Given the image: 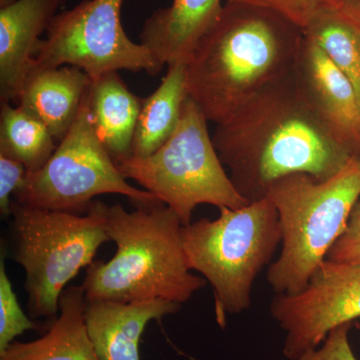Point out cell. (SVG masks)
Here are the masks:
<instances>
[{
  "instance_id": "cell-1",
  "label": "cell",
  "mask_w": 360,
  "mask_h": 360,
  "mask_svg": "<svg viewBox=\"0 0 360 360\" xmlns=\"http://www.w3.org/2000/svg\"><path fill=\"white\" fill-rule=\"evenodd\" d=\"M292 72L217 124L212 135L232 184L250 203L288 175L328 179L357 158L305 101Z\"/></svg>"
},
{
  "instance_id": "cell-2",
  "label": "cell",
  "mask_w": 360,
  "mask_h": 360,
  "mask_svg": "<svg viewBox=\"0 0 360 360\" xmlns=\"http://www.w3.org/2000/svg\"><path fill=\"white\" fill-rule=\"evenodd\" d=\"M303 32L264 7L229 2L186 63L187 94L208 122H225L295 68Z\"/></svg>"
},
{
  "instance_id": "cell-3",
  "label": "cell",
  "mask_w": 360,
  "mask_h": 360,
  "mask_svg": "<svg viewBox=\"0 0 360 360\" xmlns=\"http://www.w3.org/2000/svg\"><path fill=\"white\" fill-rule=\"evenodd\" d=\"M184 225L163 203L127 212L108 205L105 229L116 252L108 262L87 267L82 284L87 302H188L206 281L187 265L181 243Z\"/></svg>"
},
{
  "instance_id": "cell-4",
  "label": "cell",
  "mask_w": 360,
  "mask_h": 360,
  "mask_svg": "<svg viewBox=\"0 0 360 360\" xmlns=\"http://www.w3.org/2000/svg\"><path fill=\"white\" fill-rule=\"evenodd\" d=\"M266 198L276 206L283 232L281 252L267 269V281L276 293L296 295L347 229L360 198V160L352 158L328 179L288 175L272 184Z\"/></svg>"
},
{
  "instance_id": "cell-5",
  "label": "cell",
  "mask_w": 360,
  "mask_h": 360,
  "mask_svg": "<svg viewBox=\"0 0 360 360\" xmlns=\"http://www.w3.org/2000/svg\"><path fill=\"white\" fill-rule=\"evenodd\" d=\"M217 219H201L181 229L187 265L212 284L217 323L250 309L259 272L283 241L278 213L270 198L243 207L219 208Z\"/></svg>"
},
{
  "instance_id": "cell-6",
  "label": "cell",
  "mask_w": 360,
  "mask_h": 360,
  "mask_svg": "<svg viewBox=\"0 0 360 360\" xmlns=\"http://www.w3.org/2000/svg\"><path fill=\"white\" fill-rule=\"evenodd\" d=\"M108 205L94 200L77 214L42 210L13 201L9 224L11 257L25 269L27 309L32 319H56L61 293L94 262L110 241L106 233Z\"/></svg>"
},
{
  "instance_id": "cell-7",
  "label": "cell",
  "mask_w": 360,
  "mask_h": 360,
  "mask_svg": "<svg viewBox=\"0 0 360 360\" xmlns=\"http://www.w3.org/2000/svg\"><path fill=\"white\" fill-rule=\"evenodd\" d=\"M200 106L187 96L179 125L158 150L146 158L130 156L116 163L127 179L172 208L182 225L191 224L196 206L232 210L248 205L220 160Z\"/></svg>"
},
{
  "instance_id": "cell-8",
  "label": "cell",
  "mask_w": 360,
  "mask_h": 360,
  "mask_svg": "<svg viewBox=\"0 0 360 360\" xmlns=\"http://www.w3.org/2000/svg\"><path fill=\"white\" fill-rule=\"evenodd\" d=\"M87 92L75 122L53 155L40 169L27 172L13 201L77 214L87 212L94 198L103 194L127 196L136 207L162 203L148 191L130 186L118 170L94 129Z\"/></svg>"
},
{
  "instance_id": "cell-9",
  "label": "cell",
  "mask_w": 360,
  "mask_h": 360,
  "mask_svg": "<svg viewBox=\"0 0 360 360\" xmlns=\"http://www.w3.org/2000/svg\"><path fill=\"white\" fill-rule=\"evenodd\" d=\"M123 0H84L56 14L35 56L41 68L77 66L90 78L111 71H146L156 75L163 66L148 47L127 37L122 25Z\"/></svg>"
},
{
  "instance_id": "cell-10",
  "label": "cell",
  "mask_w": 360,
  "mask_h": 360,
  "mask_svg": "<svg viewBox=\"0 0 360 360\" xmlns=\"http://www.w3.org/2000/svg\"><path fill=\"white\" fill-rule=\"evenodd\" d=\"M270 314L285 333L286 359H297L321 347L333 329L360 319V262L324 260L304 290L276 293Z\"/></svg>"
},
{
  "instance_id": "cell-11",
  "label": "cell",
  "mask_w": 360,
  "mask_h": 360,
  "mask_svg": "<svg viewBox=\"0 0 360 360\" xmlns=\"http://www.w3.org/2000/svg\"><path fill=\"white\" fill-rule=\"evenodd\" d=\"M292 75L310 108L352 155L360 158V103L354 84L304 34Z\"/></svg>"
},
{
  "instance_id": "cell-12",
  "label": "cell",
  "mask_w": 360,
  "mask_h": 360,
  "mask_svg": "<svg viewBox=\"0 0 360 360\" xmlns=\"http://www.w3.org/2000/svg\"><path fill=\"white\" fill-rule=\"evenodd\" d=\"M65 0H15L0 8V99L16 103L41 44Z\"/></svg>"
},
{
  "instance_id": "cell-13",
  "label": "cell",
  "mask_w": 360,
  "mask_h": 360,
  "mask_svg": "<svg viewBox=\"0 0 360 360\" xmlns=\"http://www.w3.org/2000/svg\"><path fill=\"white\" fill-rule=\"evenodd\" d=\"M180 309V303L165 300L127 303L86 300L85 323L101 360H141L139 341L146 326Z\"/></svg>"
},
{
  "instance_id": "cell-14",
  "label": "cell",
  "mask_w": 360,
  "mask_h": 360,
  "mask_svg": "<svg viewBox=\"0 0 360 360\" xmlns=\"http://www.w3.org/2000/svg\"><path fill=\"white\" fill-rule=\"evenodd\" d=\"M91 78L77 66L41 68L33 65L16 103L37 117L60 142L77 118Z\"/></svg>"
},
{
  "instance_id": "cell-15",
  "label": "cell",
  "mask_w": 360,
  "mask_h": 360,
  "mask_svg": "<svg viewBox=\"0 0 360 360\" xmlns=\"http://www.w3.org/2000/svg\"><path fill=\"white\" fill-rule=\"evenodd\" d=\"M224 6L221 0H172L169 6L149 16L142 27L141 44L162 66L186 63Z\"/></svg>"
},
{
  "instance_id": "cell-16",
  "label": "cell",
  "mask_w": 360,
  "mask_h": 360,
  "mask_svg": "<svg viewBox=\"0 0 360 360\" xmlns=\"http://www.w3.org/2000/svg\"><path fill=\"white\" fill-rule=\"evenodd\" d=\"M85 307L82 285L68 286L49 331L30 342L13 341L0 352V360H101L87 331Z\"/></svg>"
},
{
  "instance_id": "cell-17",
  "label": "cell",
  "mask_w": 360,
  "mask_h": 360,
  "mask_svg": "<svg viewBox=\"0 0 360 360\" xmlns=\"http://www.w3.org/2000/svg\"><path fill=\"white\" fill-rule=\"evenodd\" d=\"M87 98L94 129L111 158L115 162L130 158L142 99L130 91L118 71L92 78Z\"/></svg>"
},
{
  "instance_id": "cell-18",
  "label": "cell",
  "mask_w": 360,
  "mask_h": 360,
  "mask_svg": "<svg viewBox=\"0 0 360 360\" xmlns=\"http://www.w3.org/2000/svg\"><path fill=\"white\" fill-rule=\"evenodd\" d=\"M165 77L153 94L142 99L132 141L131 156L146 158L168 141L179 125L182 106L188 96L186 63L167 66Z\"/></svg>"
},
{
  "instance_id": "cell-19",
  "label": "cell",
  "mask_w": 360,
  "mask_h": 360,
  "mask_svg": "<svg viewBox=\"0 0 360 360\" xmlns=\"http://www.w3.org/2000/svg\"><path fill=\"white\" fill-rule=\"evenodd\" d=\"M354 84L360 103V16L343 4L322 11L302 30Z\"/></svg>"
},
{
  "instance_id": "cell-20",
  "label": "cell",
  "mask_w": 360,
  "mask_h": 360,
  "mask_svg": "<svg viewBox=\"0 0 360 360\" xmlns=\"http://www.w3.org/2000/svg\"><path fill=\"white\" fill-rule=\"evenodd\" d=\"M0 111V148L20 160L28 172L40 169L58 148L51 131L37 117L8 101H2Z\"/></svg>"
},
{
  "instance_id": "cell-21",
  "label": "cell",
  "mask_w": 360,
  "mask_h": 360,
  "mask_svg": "<svg viewBox=\"0 0 360 360\" xmlns=\"http://www.w3.org/2000/svg\"><path fill=\"white\" fill-rule=\"evenodd\" d=\"M34 322L25 314L18 303L13 284L6 274V264L0 262V352H4L18 336L35 329Z\"/></svg>"
},
{
  "instance_id": "cell-22",
  "label": "cell",
  "mask_w": 360,
  "mask_h": 360,
  "mask_svg": "<svg viewBox=\"0 0 360 360\" xmlns=\"http://www.w3.org/2000/svg\"><path fill=\"white\" fill-rule=\"evenodd\" d=\"M264 7L281 14L298 27H307L317 14L340 6L341 0H227Z\"/></svg>"
},
{
  "instance_id": "cell-23",
  "label": "cell",
  "mask_w": 360,
  "mask_h": 360,
  "mask_svg": "<svg viewBox=\"0 0 360 360\" xmlns=\"http://www.w3.org/2000/svg\"><path fill=\"white\" fill-rule=\"evenodd\" d=\"M27 168L18 158L0 148V213L11 217L13 198L22 188Z\"/></svg>"
},
{
  "instance_id": "cell-24",
  "label": "cell",
  "mask_w": 360,
  "mask_h": 360,
  "mask_svg": "<svg viewBox=\"0 0 360 360\" xmlns=\"http://www.w3.org/2000/svg\"><path fill=\"white\" fill-rule=\"evenodd\" d=\"M352 323L333 329L321 347L307 352L295 360H357L349 342Z\"/></svg>"
},
{
  "instance_id": "cell-25",
  "label": "cell",
  "mask_w": 360,
  "mask_h": 360,
  "mask_svg": "<svg viewBox=\"0 0 360 360\" xmlns=\"http://www.w3.org/2000/svg\"><path fill=\"white\" fill-rule=\"evenodd\" d=\"M326 259L340 264L360 262V198L352 210L347 229L329 250Z\"/></svg>"
},
{
  "instance_id": "cell-26",
  "label": "cell",
  "mask_w": 360,
  "mask_h": 360,
  "mask_svg": "<svg viewBox=\"0 0 360 360\" xmlns=\"http://www.w3.org/2000/svg\"><path fill=\"white\" fill-rule=\"evenodd\" d=\"M341 2L360 16V0H341Z\"/></svg>"
},
{
  "instance_id": "cell-27",
  "label": "cell",
  "mask_w": 360,
  "mask_h": 360,
  "mask_svg": "<svg viewBox=\"0 0 360 360\" xmlns=\"http://www.w3.org/2000/svg\"><path fill=\"white\" fill-rule=\"evenodd\" d=\"M15 0H0V7H4L8 6V4H13Z\"/></svg>"
}]
</instances>
